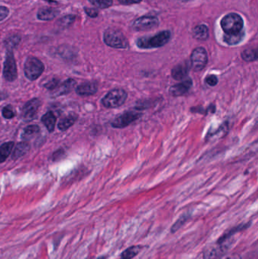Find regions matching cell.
<instances>
[{
  "label": "cell",
  "mask_w": 258,
  "mask_h": 259,
  "mask_svg": "<svg viewBox=\"0 0 258 259\" xmlns=\"http://www.w3.org/2000/svg\"><path fill=\"white\" fill-rule=\"evenodd\" d=\"M169 30H164L149 37H141L136 40V45L140 49H149L159 48L166 45L171 39Z\"/></svg>",
  "instance_id": "obj_1"
},
{
  "label": "cell",
  "mask_w": 258,
  "mask_h": 259,
  "mask_svg": "<svg viewBox=\"0 0 258 259\" xmlns=\"http://www.w3.org/2000/svg\"><path fill=\"white\" fill-rule=\"evenodd\" d=\"M104 42L110 47L115 49H127L129 42L122 32L114 29H107L104 33Z\"/></svg>",
  "instance_id": "obj_2"
},
{
  "label": "cell",
  "mask_w": 258,
  "mask_h": 259,
  "mask_svg": "<svg viewBox=\"0 0 258 259\" xmlns=\"http://www.w3.org/2000/svg\"><path fill=\"white\" fill-rule=\"evenodd\" d=\"M221 27L227 34H234L243 30V19L237 13H230L221 20Z\"/></svg>",
  "instance_id": "obj_3"
},
{
  "label": "cell",
  "mask_w": 258,
  "mask_h": 259,
  "mask_svg": "<svg viewBox=\"0 0 258 259\" xmlns=\"http://www.w3.org/2000/svg\"><path fill=\"white\" fill-rule=\"evenodd\" d=\"M43 63L36 57L30 56L24 63V74L28 80H36L39 78L44 71Z\"/></svg>",
  "instance_id": "obj_4"
},
{
  "label": "cell",
  "mask_w": 258,
  "mask_h": 259,
  "mask_svg": "<svg viewBox=\"0 0 258 259\" xmlns=\"http://www.w3.org/2000/svg\"><path fill=\"white\" fill-rule=\"evenodd\" d=\"M127 93L122 89H114L108 92L102 99L104 106L114 109L121 106L127 100Z\"/></svg>",
  "instance_id": "obj_5"
},
{
  "label": "cell",
  "mask_w": 258,
  "mask_h": 259,
  "mask_svg": "<svg viewBox=\"0 0 258 259\" xmlns=\"http://www.w3.org/2000/svg\"><path fill=\"white\" fill-rule=\"evenodd\" d=\"M190 61V66L193 71L197 72L202 71L206 67L208 61L206 49L203 47L196 48L192 52Z\"/></svg>",
  "instance_id": "obj_6"
},
{
  "label": "cell",
  "mask_w": 258,
  "mask_h": 259,
  "mask_svg": "<svg viewBox=\"0 0 258 259\" xmlns=\"http://www.w3.org/2000/svg\"><path fill=\"white\" fill-rule=\"evenodd\" d=\"M3 77L5 80L12 82L17 79V64L14 59V54L10 49L7 51L3 67Z\"/></svg>",
  "instance_id": "obj_7"
},
{
  "label": "cell",
  "mask_w": 258,
  "mask_h": 259,
  "mask_svg": "<svg viewBox=\"0 0 258 259\" xmlns=\"http://www.w3.org/2000/svg\"><path fill=\"white\" fill-rule=\"evenodd\" d=\"M159 24V20L155 16H143L136 19L132 24V28L135 30H148L155 28Z\"/></svg>",
  "instance_id": "obj_8"
},
{
  "label": "cell",
  "mask_w": 258,
  "mask_h": 259,
  "mask_svg": "<svg viewBox=\"0 0 258 259\" xmlns=\"http://www.w3.org/2000/svg\"><path fill=\"white\" fill-rule=\"evenodd\" d=\"M41 102L39 99H33L26 102L22 109L21 116L25 121H33L37 115Z\"/></svg>",
  "instance_id": "obj_9"
},
{
  "label": "cell",
  "mask_w": 258,
  "mask_h": 259,
  "mask_svg": "<svg viewBox=\"0 0 258 259\" xmlns=\"http://www.w3.org/2000/svg\"><path fill=\"white\" fill-rule=\"evenodd\" d=\"M141 114L136 112H127L114 120L111 125L115 128H124L134 122L141 117Z\"/></svg>",
  "instance_id": "obj_10"
},
{
  "label": "cell",
  "mask_w": 258,
  "mask_h": 259,
  "mask_svg": "<svg viewBox=\"0 0 258 259\" xmlns=\"http://www.w3.org/2000/svg\"><path fill=\"white\" fill-rule=\"evenodd\" d=\"M225 243H218L216 245L208 247L204 252V259H218L225 255L229 249L228 246L226 245Z\"/></svg>",
  "instance_id": "obj_11"
},
{
  "label": "cell",
  "mask_w": 258,
  "mask_h": 259,
  "mask_svg": "<svg viewBox=\"0 0 258 259\" xmlns=\"http://www.w3.org/2000/svg\"><path fill=\"white\" fill-rule=\"evenodd\" d=\"M192 86H193V80L191 78L188 77L186 80L171 86L169 90V93L171 96H175V97L184 96L188 92L190 91Z\"/></svg>",
  "instance_id": "obj_12"
},
{
  "label": "cell",
  "mask_w": 258,
  "mask_h": 259,
  "mask_svg": "<svg viewBox=\"0 0 258 259\" xmlns=\"http://www.w3.org/2000/svg\"><path fill=\"white\" fill-rule=\"evenodd\" d=\"M189 71H190V67L187 63H181L173 68L171 75L174 80L183 81L188 78Z\"/></svg>",
  "instance_id": "obj_13"
},
{
  "label": "cell",
  "mask_w": 258,
  "mask_h": 259,
  "mask_svg": "<svg viewBox=\"0 0 258 259\" xmlns=\"http://www.w3.org/2000/svg\"><path fill=\"white\" fill-rule=\"evenodd\" d=\"M98 84L96 82H85L76 87V92L80 96H91L97 92Z\"/></svg>",
  "instance_id": "obj_14"
},
{
  "label": "cell",
  "mask_w": 258,
  "mask_h": 259,
  "mask_svg": "<svg viewBox=\"0 0 258 259\" xmlns=\"http://www.w3.org/2000/svg\"><path fill=\"white\" fill-rule=\"evenodd\" d=\"M29 150H30V144L27 142H21V143H17L14 147V151H13L11 159L13 160H17V159H20L22 156L27 154Z\"/></svg>",
  "instance_id": "obj_15"
},
{
  "label": "cell",
  "mask_w": 258,
  "mask_h": 259,
  "mask_svg": "<svg viewBox=\"0 0 258 259\" xmlns=\"http://www.w3.org/2000/svg\"><path fill=\"white\" fill-rule=\"evenodd\" d=\"M59 14V11L53 8H41L37 13V17L41 20H52Z\"/></svg>",
  "instance_id": "obj_16"
},
{
  "label": "cell",
  "mask_w": 258,
  "mask_h": 259,
  "mask_svg": "<svg viewBox=\"0 0 258 259\" xmlns=\"http://www.w3.org/2000/svg\"><path fill=\"white\" fill-rule=\"evenodd\" d=\"M245 37L244 30L238 33H234V34H227L225 33L224 36V41L230 46H234L237 45L243 40Z\"/></svg>",
  "instance_id": "obj_17"
},
{
  "label": "cell",
  "mask_w": 258,
  "mask_h": 259,
  "mask_svg": "<svg viewBox=\"0 0 258 259\" xmlns=\"http://www.w3.org/2000/svg\"><path fill=\"white\" fill-rule=\"evenodd\" d=\"M45 127L49 132H52L55 129V123H56V118L52 112H48L42 117L41 119Z\"/></svg>",
  "instance_id": "obj_18"
},
{
  "label": "cell",
  "mask_w": 258,
  "mask_h": 259,
  "mask_svg": "<svg viewBox=\"0 0 258 259\" xmlns=\"http://www.w3.org/2000/svg\"><path fill=\"white\" fill-rule=\"evenodd\" d=\"M77 118L76 115H69L60 120L58 124V127L60 131H64L70 128L71 126L74 125L77 121Z\"/></svg>",
  "instance_id": "obj_19"
},
{
  "label": "cell",
  "mask_w": 258,
  "mask_h": 259,
  "mask_svg": "<svg viewBox=\"0 0 258 259\" xmlns=\"http://www.w3.org/2000/svg\"><path fill=\"white\" fill-rule=\"evenodd\" d=\"M193 36L199 40H206L209 36L208 27L204 24L196 26L193 30Z\"/></svg>",
  "instance_id": "obj_20"
},
{
  "label": "cell",
  "mask_w": 258,
  "mask_h": 259,
  "mask_svg": "<svg viewBox=\"0 0 258 259\" xmlns=\"http://www.w3.org/2000/svg\"><path fill=\"white\" fill-rule=\"evenodd\" d=\"M142 250L143 247L141 246H133L129 247L121 253V259H133L140 253Z\"/></svg>",
  "instance_id": "obj_21"
},
{
  "label": "cell",
  "mask_w": 258,
  "mask_h": 259,
  "mask_svg": "<svg viewBox=\"0 0 258 259\" xmlns=\"http://www.w3.org/2000/svg\"><path fill=\"white\" fill-rule=\"evenodd\" d=\"M14 147V142H8L3 143L0 147V160L1 162H4L7 158L11 154V150Z\"/></svg>",
  "instance_id": "obj_22"
},
{
  "label": "cell",
  "mask_w": 258,
  "mask_h": 259,
  "mask_svg": "<svg viewBox=\"0 0 258 259\" xmlns=\"http://www.w3.org/2000/svg\"><path fill=\"white\" fill-rule=\"evenodd\" d=\"M75 86V80H73V79H68V80H65L64 83H61L57 93H58V95L67 94V93L72 91Z\"/></svg>",
  "instance_id": "obj_23"
},
{
  "label": "cell",
  "mask_w": 258,
  "mask_h": 259,
  "mask_svg": "<svg viewBox=\"0 0 258 259\" xmlns=\"http://www.w3.org/2000/svg\"><path fill=\"white\" fill-rule=\"evenodd\" d=\"M250 226V224H244V225H239V226L236 227V228H233L231 231H229L227 234H224L222 236V237L220 238L219 241L218 243L222 244V243L227 242L233 234H237V233L240 232V231H243V230L246 229Z\"/></svg>",
  "instance_id": "obj_24"
},
{
  "label": "cell",
  "mask_w": 258,
  "mask_h": 259,
  "mask_svg": "<svg viewBox=\"0 0 258 259\" xmlns=\"http://www.w3.org/2000/svg\"><path fill=\"white\" fill-rule=\"evenodd\" d=\"M242 58L244 61H258V47L255 49H245L241 54Z\"/></svg>",
  "instance_id": "obj_25"
},
{
  "label": "cell",
  "mask_w": 258,
  "mask_h": 259,
  "mask_svg": "<svg viewBox=\"0 0 258 259\" xmlns=\"http://www.w3.org/2000/svg\"><path fill=\"white\" fill-rule=\"evenodd\" d=\"M39 132V127L37 125H29L23 130L22 138L24 140H30Z\"/></svg>",
  "instance_id": "obj_26"
},
{
  "label": "cell",
  "mask_w": 258,
  "mask_h": 259,
  "mask_svg": "<svg viewBox=\"0 0 258 259\" xmlns=\"http://www.w3.org/2000/svg\"><path fill=\"white\" fill-rule=\"evenodd\" d=\"M190 217V215H187V214H184V215H182L181 217L171 227V232L172 233V234H174V233L178 231L179 230L185 225V223L189 220Z\"/></svg>",
  "instance_id": "obj_27"
},
{
  "label": "cell",
  "mask_w": 258,
  "mask_h": 259,
  "mask_svg": "<svg viewBox=\"0 0 258 259\" xmlns=\"http://www.w3.org/2000/svg\"><path fill=\"white\" fill-rule=\"evenodd\" d=\"M89 2L101 9L109 8L113 4V0H89Z\"/></svg>",
  "instance_id": "obj_28"
},
{
  "label": "cell",
  "mask_w": 258,
  "mask_h": 259,
  "mask_svg": "<svg viewBox=\"0 0 258 259\" xmlns=\"http://www.w3.org/2000/svg\"><path fill=\"white\" fill-rule=\"evenodd\" d=\"M19 41H20V36H12L9 38V39H7L5 41V46H7L8 49H10L11 50V49L15 47L17 44L19 43Z\"/></svg>",
  "instance_id": "obj_29"
},
{
  "label": "cell",
  "mask_w": 258,
  "mask_h": 259,
  "mask_svg": "<svg viewBox=\"0 0 258 259\" xmlns=\"http://www.w3.org/2000/svg\"><path fill=\"white\" fill-rule=\"evenodd\" d=\"M2 115L6 119H11V118L15 116L14 111L13 110L12 107L11 105H7V106L4 107L2 110Z\"/></svg>",
  "instance_id": "obj_30"
},
{
  "label": "cell",
  "mask_w": 258,
  "mask_h": 259,
  "mask_svg": "<svg viewBox=\"0 0 258 259\" xmlns=\"http://www.w3.org/2000/svg\"><path fill=\"white\" fill-rule=\"evenodd\" d=\"M58 84H59V80L56 78L52 79L49 81L47 82L46 83L44 84L45 88L48 89L49 90H54L55 89L58 88Z\"/></svg>",
  "instance_id": "obj_31"
},
{
  "label": "cell",
  "mask_w": 258,
  "mask_h": 259,
  "mask_svg": "<svg viewBox=\"0 0 258 259\" xmlns=\"http://www.w3.org/2000/svg\"><path fill=\"white\" fill-rule=\"evenodd\" d=\"M205 83L210 86H215L218 83V78L215 74H210L205 79Z\"/></svg>",
  "instance_id": "obj_32"
},
{
  "label": "cell",
  "mask_w": 258,
  "mask_h": 259,
  "mask_svg": "<svg viewBox=\"0 0 258 259\" xmlns=\"http://www.w3.org/2000/svg\"><path fill=\"white\" fill-rule=\"evenodd\" d=\"M8 14H9V9L8 8L3 5L0 7V17H1L0 20L1 21H2L8 15Z\"/></svg>",
  "instance_id": "obj_33"
},
{
  "label": "cell",
  "mask_w": 258,
  "mask_h": 259,
  "mask_svg": "<svg viewBox=\"0 0 258 259\" xmlns=\"http://www.w3.org/2000/svg\"><path fill=\"white\" fill-rule=\"evenodd\" d=\"M85 12L86 13L88 16L91 17H96L99 15V11L95 8H85Z\"/></svg>",
  "instance_id": "obj_34"
},
{
  "label": "cell",
  "mask_w": 258,
  "mask_h": 259,
  "mask_svg": "<svg viewBox=\"0 0 258 259\" xmlns=\"http://www.w3.org/2000/svg\"><path fill=\"white\" fill-rule=\"evenodd\" d=\"M120 3L122 4V5H133V4H137L139 3V2H142L143 0H117Z\"/></svg>",
  "instance_id": "obj_35"
},
{
  "label": "cell",
  "mask_w": 258,
  "mask_h": 259,
  "mask_svg": "<svg viewBox=\"0 0 258 259\" xmlns=\"http://www.w3.org/2000/svg\"><path fill=\"white\" fill-rule=\"evenodd\" d=\"M218 259H243L239 254H225Z\"/></svg>",
  "instance_id": "obj_36"
},
{
  "label": "cell",
  "mask_w": 258,
  "mask_h": 259,
  "mask_svg": "<svg viewBox=\"0 0 258 259\" xmlns=\"http://www.w3.org/2000/svg\"><path fill=\"white\" fill-rule=\"evenodd\" d=\"M61 155H63V151L61 150V149H59V150H58V152H56V153H54V159H56L57 158H58V156H59L60 157V156H61Z\"/></svg>",
  "instance_id": "obj_37"
},
{
  "label": "cell",
  "mask_w": 258,
  "mask_h": 259,
  "mask_svg": "<svg viewBox=\"0 0 258 259\" xmlns=\"http://www.w3.org/2000/svg\"><path fill=\"white\" fill-rule=\"evenodd\" d=\"M179 1H181V2H190V1H193V0H179Z\"/></svg>",
  "instance_id": "obj_38"
},
{
  "label": "cell",
  "mask_w": 258,
  "mask_h": 259,
  "mask_svg": "<svg viewBox=\"0 0 258 259\" xmlns=\"http://www.w3.org/2000/svg\"><path fill=\"white\" fill-rule=\"evenodd\" d=\"M97 259H106V257H105V256H100V257L98 258Z\"/></svg>",
  "instance_id": "obj_39"
}]
</instances>
